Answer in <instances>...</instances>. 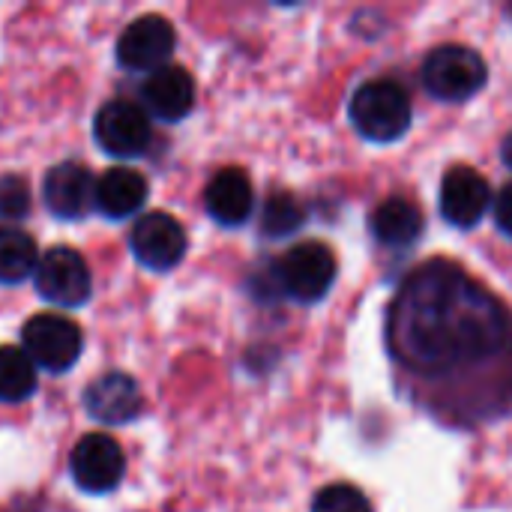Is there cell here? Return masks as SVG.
<instances>
[{
  "label": "cell",
  "instance_id": "277c9868",
  "mask_svg": "<svg viewBox=\"0 0 512 512\" xmlns=\"http://www.w3.org/2000/svg\"><path fill=\"white\" fill-rule=\"evenodd\" d=\"M489 81V66L480 51L447 42L423 60V87L441 102H465Z\"/></svg>",
  "mask_w": 512,
  "mask_h": 512
},
{
  "label": "cell",
  "instance_id": "4fadbf2b",
  "mask_svg": "<svg viewBox=\"0 0 512 512\" xmlns=\"http://www.w3.org/2000/svg\"><path fill=\"white\" fill-rule=\"evenodd\" d=\"M144 111L156 120L177 123L195 108V81L183 66H162L141 84Z\"/></svg>",
  "mask_w": 512,
  "mask_h": 512
},
{
  "label": "cell",
  "instance_id": "9c48e42d",
  "mask_svg": "<svg viewBox=\"0 0 512 512\" xmlns=\"http://www.w3.org/2000/svg\"><path fill=\"white\" fill-rule=\"evenodd\" d=\"M69 474L75 486L87 495H108L123 483L126 459L111 435H87L75 444L69 456Z\"/></svg>",
  "mask_w": 512,
  "mask_h": 512
},
{
  "label": "cell",
  "instance_id": "44dd1931",
  "mask_svg": "<svg viewBox=\"0 0 512 512\" xmlns=\"http://www.w3.org/2000/svg\"><path fill=\"white\" fill-rule=\"evenodd\" d=\"M312 512H375L372 501L351 483H333L324 486L315 501H312Z\"/></svg>",
  "mask_w": 512,
  "mask_h": 512
},
{
  "label": "cell",
  "instance_id": "7c38bea8",
  "mask_svg": "<svg viewBox=\"0 0 512 512\" xmlns=\"http://www.w3.org/2000/svg\"><path fill=\"white\" fill-rule=\"evenodd\" d=\"M144 396L132 375L108 372L84 390V408L102 426H126L141 414Z\"/></svg>",
  "mask_w": 512,
  "mask_h": 512
},
{
  "label": "cell",
  "instance_id": "7a4b0ae2",
  "mask_svg": "<svg viewBox=\"0 0 512 512\" xmlns=\"http://www.w3.org/2000/svg\"><path fill=\"white\" fill-rule=\"evenodd\" d=\"M348 117L354 129L372 144L399 141L414 120V105L408 90L393 78H372L360 84L348 102Z\"/></svg>",
  "mask_w": 512,
  "mask_h": 512
},
{
  "label": "cell",
  "instance_id": "5bb4252c",
  "mask_svg": "<svg viewBox=\"0 0 512 512\" xmlns=\"http://www.w3.org/2000/svg\"><path fill=\"white\" fill-rule=\"evenodd\" d=\"M96 180L78 162L54 165L42 180V201L57 219H81L93 210Z\"/></svg>",
  "mask_w": 512,
  "mask_h": 512
},
{
  "label": "cell",
  "instance_id": "6da1fadb",
  "mask_svg": "<svg viewBox=\"0 0 512 512\" xmlns=\"http://www.w3.org/2000/svg\"><path fill=\"white\" fill-rule=\"evenodd\" d=\"M387 351L405 396L450 426L512 408V312L453 261L411 270L387 309Z\"/></svg>",
  "mask_w": 512,
  "mask_h": 512
},
{
  "label": "cell",
  "instance_id": "ba28073f",
  "mask_svg": "<svg viewBox=\"0 0 512 512\" xmlns=\"http://www.w3.org/2000/svg\"><path fill=\"white\" fill-rule=\"evenodd\" d=\"M177 45L174 24L162 15H141L117 39V63L129 72H156L168 66Z\"/></svg>",
  "mask_w": 512,
  "mask_h": 512
},
{
  "label": "cell",
  "instance_id": "603a6c76",
  "mask_svg": "<svg viewBox=\"0 0 512 512\" xmlns=\"http://www.w3.org/2000/svg\"><path fill=\"white\" fill-rule=\"evenodd\" d=\"M492 213H495V225H498V231H501V234H507V237H512V183H507V186L495 195V201H492Z\"/></svg>",
  "mask_w": 512,
  "mask_h": 512
},
{
  "label": "cell",
  "instance_id": "9a60e30c",
  "mask_svg": "<svg viewBox=\"0 0 512 512\" xmlns=\"http://www.w3.org/2000/svg\"><path fill=\"white\" fill-rule=\"evenodd\" d=\"M204 207L213 222L225 228H237L249 222L252 207H255V189L246 171L240 168H222L210 177L204 189Z\"/></svg>",
  "mask_w": 512,
  "mask_h": 512
},
{
  "label": "cell",
  "instance_id": "d4e9b609",
  "mask_svg": "<svg viewBox=\"0 0 512 512\" xmlns=\"http://www.w3.org/2000/svg\"><path fill=\"white\" fill-rule=\"evenodd\" d=\"M510 12H512V9H510Z\"/></svg>",
  "mask_w": 512,
  "mask_h": 512
},
{
  "label": "cell",
  "instance_id": "ffe728a7",
  "mask_svg": "<svg viewBox=\"0 0 512 512\" xmlns=\"http://www.w3.org/2000/svg\"><path fill=\"white\" fill-rule=\"evenodd\" d=\"M303 222H306L303 201L294 198L291 192H273L261 207L258 228L270 240H285V237L297 234V228H303Z\"/></svg>",
  "mask_w": 512,
  "mask_h": 512
},
{
  "label": "cell",
  "instance_id": "cb8c5ba5",
  "mask_svg": "<svg viewBox=\"0 0 512 512\" xmlns=\"http://www.w3.org/2000/svg\"><path fill=\"white\" fill-rule=\"evenodd\" d=\"M501 162L512 171V132L504 138V144H501Z\"/></svg>",
  "mask_w": 512,
  "mask_h": 512
},
{
  "label": "cell",
  "instance_id": "d6986e66",
  "mask_svg": "<svg viewBox=\"0 0 512 512\" xmlns=\"http://www.w3.org/2000/svg\"><path fill=\"white\" fill-rule=\"evenodd\" d=\"M36 393V366L18 345H0V402L18 405Z\"/></svg>",
  "mask_w": 512,
  "mask_h": 512
},
{
  "label": "cell",
  "instance_id": "ac0fdd59",
  "mask_svg": "<svg viewBox=\"0 0 512 512\" xmlns=\"http://www.w3.org/2000/svg\"><path fill=\"white\" fill-rule=\"evenodd\" d=\"M39 249L33 237L21 228H0V285H18L39 267Z\"/></svg>",
  "mask_w": 512,
  "mask_h": 512
},
{
  "label": "cell",
  "instance_id": "30bf717a",
  "mask_svg": "<svg viewBox=\"0 0 512 512\" xmlns=\"http://www.w3.org/2000/svg\"><path fill=\"white\" fill-rule=\"evenodd\" d=\"M186 231L183 225L162 210L144 213L129 234V249L135 255L138 264H144L147 270H171L183 261L186 255Z\"/></svg>",
  "mask_w": 512,
  "mask_h": 512
},
{
  "label": "cell",
  "instance_id": "3957f363",
  "mask_svg": "<svg viewBox=\"0 0 512 512\" xmlns=\"http://www.w3.org/2000/svg\"><path fill=\"white\" fill-rule=\"evenodd\" d=\"M276 285L285 297L297 300V303H321L336 276H339V264L330 246L318 243V240H303L297 246H291L279 261H276Z\"/></svg>",
  "mask_w": 512,
  "mask_h": 512
},
{
  "label": "cell",
  "instance_id": "8992f818",
  "mask_svg": "<svg viewBox=\"0 0 512 512\" xmlns=\"http://www.w3.org/2000/svg\"><path fill=\"white\" fill-rule=\"evenodd\" d=\"M36 291L42 300L60 306V309H75L84 306L93 294V276L87 261L69 249V246H54L39 258V267L33 273Z\"/></svg>",
  "mask_w": 512,
  "mask_h": 512
},
{
  "label": "cell",
  "instance_id": "2e32d148",
  "mask_svg": "<svg viewBox=\"0 0 512 512\" xmlns=\"http://www.w3.org/2000/svg\"><path fill=\"white\" fill-rule=\"evenodd\" d=\"M369 228H372V234H375V240L381 246L408 249L423 237L426 219H423V210L411 198L390 195L387 201H381L375 207V213L369 219Z\"/></svg>",
  "mask_w": 512,
  "mask_h": 512
},
{
  "label": "cell",
  "instance_id": "e0dca14e",
  "mask_svg": "<svg viewBox=\"0 0 512 512\" xmlns=\"http://www.w3.org/2000/svg\"><path fill=\"white\" fill-rule=\"evenodd\" d=\"M147 201V180L135 168H108L96 177L93 207L108 219L135 216Z\"/></svg>",
  "mask_w": 512,
  "mask_h": 512
},
{
  "label": "cell",
  "instance_id": "7402d4cb",
  "mask_svg": "<svg viewBox=\"0 0 512 512\" xmlns=\"http://www.w3.org/2000/svg\"><path fill=\"white\" fill-rule=\"evenodd\" d=\"M30 213V186L18 174H0V219H24Z\"/></svg>",
  "mask_w": 512,
  "mask_h": 512
},
{
  "label": "cell",
  "instance_id": "5b68a950",
  "mask_svg": "<svg viewBox=\"0 0 512 512\" xmlns=\"http://www.w3.org/2000/svg\"><path fill=\"white\" fill-rule=\"evenodd\" d=\"M21 345L36 369L60 375L78 363V357L84 351V336L72 318L57 315V312H42L24 324Z\"/></svg>",
  "mask_w": 512,
  "mask_h": 512
},
{
  "label": "cell",
  "instance_id": "52a82bcc",
  "mask_svg": "<svg viewBox=\"0 0 512 512\" xmlns=\"http://www.w3.org/2000/svg\"><path fill=\"white\" fill-rule=\"evenodd\" d=\"M93 135L96 144L117 159H135L147 150L153 138L150 114L144 105L129 102V99H111L96 111L93 120Z\"/></svg>",
  "mask_w": 512,
  "mask_h": 512
},
{
  "label": "cell",
  "instance_id": "8fae6325",
  "mask_svg": "<svg viewBox=\"0 0 512 512\" xmlns=\"http://www.w3.org/2000/svg\"><path fill=\"white\" fill-rule=\"evenodd\" d=\"M492 201L495 198H492L489 180L471 165H453L441 180L438 207H441V216L456 228L480 225L486 219Z\"/></svg>",
  "mask_w": 512,
  "mask_h": 512
}]
</instances>
